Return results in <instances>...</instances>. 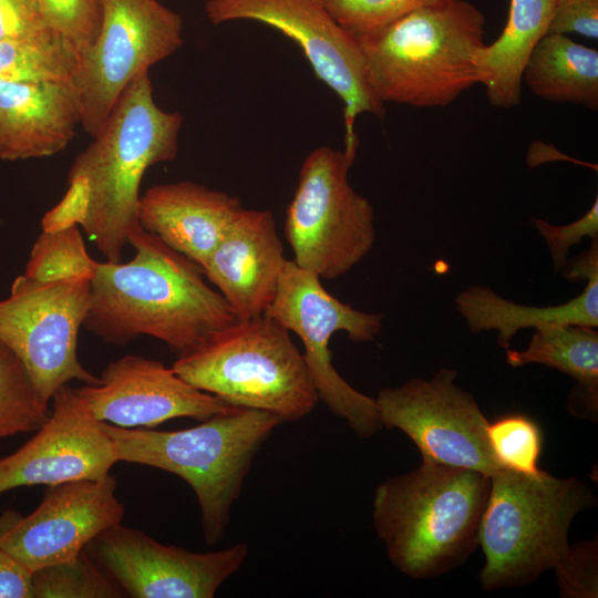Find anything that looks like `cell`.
<instances>
[{
    "instance_id": "cell-1",
    "label": "cell",
    "mask_w": 598,
    "mask_h": 598,
    "mask_svg": "<svg viewBox=\"0 0 598 598\" xmlns=\"http://www.w3.org/2000/svg\"><path fill=\"white\" fill-rule=\"evenodd\" d=\"M128 244L131 260L96 265L86 330L117 346L153 337L181 357L238 319L200 266L142 227Z\"/></svg>"
},
{
    "instance_id": "cell-2",
    "label": "cell",
    "mask_w": 598,
    "mask_h": 598,
    "mask_svg": "<svg viewBox=\"0 0 598 598\" xmlns=\"http://www.w3.org/2000/svg\"><path fill=\"white\" fill-rule=\"evenodd\" d=\"M183 125L179 112L154 101L148 72L123 91L93 142L80 153L68 174L82 177L89 208L81 228L106 261H121L138 223L140 185L148 167L173 161Z\"/></svg>"
},
{
    "instance_id": "cell-3",
    "label": "cell",
    "mask_w": 598,
    "mask_h": 598,
    "mask_svg": "<svg viewBox=\"0 0 598 598\" xmlns=\"http://www.w3.org/2000/svg\"><path fill=\"white\" fill-rule=\"evenodd\" d=\"M491 478L477 471L424 462L375 489L373 525L390 561L405 576H441L467 560Z\"/></svg>"
},
{
    "instance_id": "cell-4",
    "label": "cell",
    "mask_w": 598,
    "mask_h": 598,
    "mask_svg": "<svg viewBox=\"0 0 598 598\" xmlns=\"http://www.w3.org/2000/svg\"><path fill=\"white\" fill-rule=\"evenodd\" d=\"M484 24L471 2L436 0L354 35L372 94L383 105H450L477 84L474 54L485 44Z\"/></svg>"
},
{
    "instance_id": "cell-5",
    "label": "cell",
    "mask_w": 598,
    "mask_h": 598,
    "mask_svg": "<svg viewBox=\"0 0 598 598\" xmlns=\"http://www.w3.org/2000/svg\"><path fill=\"white\" fill-rule=\"evenodd\" d=\"M280 423L268 412L230 406L183 430L103 425L118 462L172 473L190 486L198 502L204 539L214 546L227 530L233 505L256 454Z\"/></svg>"
},
{
    "instance_id": "cell-6",
    "label": "cell",
    "mask_w": 598,
    "mask_h": 598,
    "mask_svg": "<svg viewBox=\"0 0 598 598\" xmlns=\"http://www.w3.org/2000/svg\"><path fill=\"white\" fill-rule=\"evenodd\" d=\"M491 486L478 529L486 590L524 586L555 568L568 551L569 527L596 498L578 478L540 470L526 475L501 468Z\"/></svg>"
},
{
    "instance_id": "cell-7",
    "label": "cell",
    "mask_w": 598,
    "mask_h": 598,
    "mask_svg": "<svg viewBox=\"0 0 598 598\" xmlns=\"http://www.w3.org/2000/svg\"><path fill=\"white\" fill-rule=\"evenodd\" d=\"M172 369L231 406L265 411L281 422L303 419L320 401L291 332L266 315L237 319L177 357Z\"/></svg>"
},
{
    "instance_id": "cell-8",
    "label": "cell",
    "mask_w": 598,
    "mask_h": 598,
    "mask_svg": "<svg viewBox=\"0 0 598 598\" xmlns=\"http://www.w3.org/2000/svg\"><path fill=\"white\" fill-rule=\"evenodd\" d=\"M355 156L330 146L310 152L286 210L292 260L320 279L346 275L375 241L373 207L348 179Z\"/></svg>"
},
{
    "instance_id": "cell-9",
    "label": "cell",
    "mask_w": 598,
    "mask_h": 598,
    "mask_svg": "<svg viewBox=\"0 0 598 598\" xmlns=\"http://www.w3.org/2000/svg\"><path fill=\"white\" fill-rule=\"evenodd\" d=\"M265 315L301 340L302 355L319 400L360 437L374 435L382 427L375 401L338 373L329 342L337 331H344L353 342L373 340L382 329L383 315L360 311L342 302L324 289L317 275L289 259Z\"/></svg>"
},
{
    "instance_id": "cell-10",
    "label": "cell",
    "mask_w": 598,
    "mask_h": 598,
    "mask_svg": "<svg viewBox=\"0 0 598 598\" xmlns=\"http://www.w3.org/2000/svg\"><path fill=\"white\" fill-rule=\"evenodd\" d=\"M182 44V18L158 0H102L99 34L70 82L84 131L96 136L127 85Z\"/></svg>"
},
{
    "instance_id": "cell-11",
    "label": "cell",
    "mask_w": 598,
    "mask_h": 598,
    "mask_svg": "<svg viewBox=\"0 0 598 598\" xmlns=\"http://www.w3.org/2000/svg\"><path fill=\"white\" fill-rule=\"evenodd\" d=\"M90 297V278L39 281L23 274L0 300V343L21 361L48 405L53 394L73 380L99 382L78 357Z\"/></svg>"
},
{
    "instance_id": "cell-12",
    "label": "cell",
    "mask_w": 598,
    "mask_h": 598,
    "mask_svg": "<svg viewBox=\"0 0 598 598\" xmlns=\"http://www.w3.org/2000/svg\"><path fill=\"white\" fill-rule=\"evenodd\" d=\"M205 13L213 24L256 21L295 41L316 76L342 101L344 150L357 154V117L363 113L383 117L384 105L371 92L365 61L353 34L316 0H208Z\"/></svg>"
},
{
    "instance_id": "cell-13",
    "label": "cell",
    "mask_w": 598,
    "mask_h": 598,
    "mask_svg": "<svg viewBox=\"0 0 598 598\" xmlns=\"http://www.w3.org/2000/svg\"><path fill=\"white\" fill-rule=\"evenodd\" d=\"M455 378V370L444 368L431 379L381 389L374 399L380 424L409 436L424 462L491 477L501 467L487 442L488 421Z\"/></svg>"
},
{
    "instance_id": "cell-14",
    "label": "cell",
    "mask_w": 598,
    "mask_h": 598,
    "mask_svg": "<svg viewBox=\"0 0 598 598\" xmlns=\"http://www.w3.org/2000/svg\"><path fill=\"white\" fill-rule=\"evenodd\" d=\"M126 596L134 598H212L248 557L238 543L212 551L164 545L118 523L85 548Z\"/></svg>"
},
{
    "instance_id": "cell-15",
    "label": "cell",
    "mask_w": 598,
    "mask_h": 598,
    "mask_svg": "<svg viewBox=\"0 0 598 598\" xmlns=\"http://www.w3.org/2000/svg\"><path fill=\"white\" fill-rule=\"evenodd\" d=\"M48 487L31 513L7 509L0 514V547L32 573L76 558L124 516L111 474Z\"/></svg>"
},
{
    "instance_id": "cell-16",
    "label": "cell",
    "mask_w": 598,
    "mask_h": 598,
    "mask_svg": "<svg viewBox=\"0 0 598 598\" xmlns=\"http://www.w3.org/2000/svg\"><path fill=\"white\" fill-rule=\"evenodd\" d=\"M45 423L16 452L0 458V495L107 476L118 462L112 439L69 384L52 396Z\"/></svg>"
},
{
    "instance_id": "cell-17",
    "label": "cell",
    "mask_w": 598,
    "mask_h": 598,
    "mask_svg": "<svg viewBox=\"0 0 598 598\" xmlns=\"http://www.w3.org/2000/svg\"><path fill=\"white\" fill-rule=\"evenodd\" d=\"M75 390L97 421L123 429L154 427L179 417L204 421L231 406L193 386L172 367L134 354L109 363L97 383Z\"/></svg>"
},
{
    "instance_id": "cell-18",
    "label": "cell",
    "mask_w": 598,
    "mask_h": 598,
    "mask_svg": "<svg viewBox=\"0 0 598 598\" xmlns=\"http://www.w3.org/2000/svg\"><path fill=\"white\" fill-rule=\"evenodd\" d=\"M274 214L243 208L203 266L238 319L265 315L287 262Z\"/></svg>"
},
{
    "instance_id": "cell-19",
    "label": "cell",
    "mask_w": 598,
    "mask_h": 598,
    "mask_svg": "<svg viewBox=\"0 0 598 598\" xmlns=\"http://www.w3.org/2000/svg\"><path fill=\"white\" fill-rule=\"evenodd\" d=\"M243 208L235 196L182 181L152 186L140 196L138 223L203 268Z\"/></svg>"
},
{
    "instance_id": "cell-20",
    "label": "cell",
    "mask_w": 598,
    "mask_h": 598,
    "mask_svg": "<svg viewBox=\"0 0 598 598\" xmlns=\"http://www.w3.org/2000/svg\"><path fill=\"white\" fill-rule=\"evenodd\" d=\"M78 124L70 83L0 81V159L54 155L69 145Z\"/></svg>"
},
{
    "instance_id": "cell-21",
    "label": "cell",
    "mask_w": 598,
    "mask_h": 598,
    "mask_svg": "<svg viewBox=\"0 0 598 598\" xmlns=\"http://www.w3.org/2000/svg\"><path fill=\"white\" fill-rule=\"evenodd\" d=\"M555 1L511 0L501 35L476 50L477 84L485 87L492 105L511 109L520 103L524 69L533 50L548 34Z\"/></svg>"
},
{
    "instance_id": "cell-22",
    "label": "cell",
    "mask_w": 598,
    "mask_h": 598,
    "mask_svg": "<svg viewBox=\"0 0 598 598\" xmlns=\"http://www.w3.org/2000/svg\"><path fill=\"white\" fill-rule=\"evenodd\" d=\"M586 288L568 302L535 307L520 305L497 295L491 288L473 285L455 298V308L473 333L497 331V342L508 349L520 329L545 324L598 326V266L586 277Z\"/></svg>"
},
{
    "instance_id": "cell-23",
    "label": "cell",
    "mask_w": 598,
    "mask_h": 598,
    "mask_svg": "<svg viewBox=\"0 0 598 598\" xmlns=\"http://www.w3.org/2000/svg\"><path fill=\"white\" fill-rule=\"evenodd\" d=\"M512 367L544 364L570 375L577 385L569 398L575 415H596L598 395V332L594 327L550 323L535 328L525 350L506 351Z\"/></svg>"
},
{
    "instance_id": "cell-24",
    "label": "cell",
    "mask_w": 598,
    "mask_h": 598,
    "mask_svg": "<svg viewBox=\"0 0 598 598\" xmlns=\"http://www.w3.org/2000/svg\"><path fill=\"white\" fill-rule=\"evenodd\" d=\"M523 81L536 96L555 103L598 109V51L548 33L533 50Z\"/></svg>"
},
{
    "instance_id": "cell-25",
    "label": "cell",
    "mask_w": 598,
    "mask_h": 598,
    "mask_svg": "<svg viewBox=\"0 0 598 598\" xmlns=\"http://www.w3.org/2000/svg\"><path fill=\"white\" fill-rule=\"evenodd\" d=\"M79 59V52L61 39L0 41V81L70 83Z\"/></svg>"
},
{
    "instance_id": "cell-26",
    "label": "cell",
    "mask_w": 598,
    "mask_h": 598,
    "mask_svg": "<svg viewBox=\"0 0 598 598\" xmlns=\"http://www.w3.org/2000/svg\"><path fill=\"white\" fill-rule=\"evenodd\" d=\"M50 412L21 361L0 343V439L39 430Z\"/></svg>"
},
{
    "instance_id": "cell-27",
    "label": "cell",
    "mask_w": 598,
    "mask_h": 598,
    "mask_svg": "<svg viewBox=\"0 0 598 598\" xmlns=\"http://www.w3.org/2000/svg\"><path fill=\"white\" fill-rule=\"evenodd\" d=\"M78 226L42 231L34 241L24 275L39 281L93 278L96 265Z\"/></svg>"
},
{
    "instance_id": "cell-28",
    "label": "cell",
    "mask_w": 598,
    "mask_h": 598,
    "mask_svg": "<svg viewBox=\"0 0 598 598\" xmlns=\"http://www.w3.org/2000/svg\"><path fill=\"white\" fill-rule=\"evenodd\" d=\"M124 592L84 550L32 573V598H115Z\"/></svg>"
},
{
    "instance_id": "cell-29",
    "label": "cell",
    "mask_w": 598,
    "mask_h": 598,
    "mask_svg": "<svg viewBox=\"0 0 598 598\" xmlns=\"http://www.w3.org/2000/svg\"><path fill=\"white\" fill-rule=\"evenodd\" d=\"M487 442L501 468L533 475L540 472L538 461L543 450L539 425L525 414H506L486 427Z\"/></svg>"
},
{
    "instance_id": "cell-30",
    "label": "cell",
    "mask_w": 598,
    "mask_h": 598,
    "mask_svg": "<svg viewBox=\"0 0 598 598\" xmlns=\"http://www.w3.org/2000/svg\"><path fill=\"white\" fill-rule=\"evenodd\" d=\"M55 35L79 54L96 39L102 21V0H33Z\"/></svg>"
},
{
    "instance_id": "cell-31",
    "label": "cell",
    "mask_w": 598,
    "mask_h": 598,
    "mask_svg": "<svg viewBox=\"0 0 598 598\" xmlns=\"http://www.w3.org/2000/svg\"><path fill=\"white\" fill-rule=\"evenodd\" d=\"M343 29L361 35L436 0H316Z\"/></svg>"
},
{
    "instance_id": "cell-32",
    "label": "cell",
    "mask_w": 598,
    "mask_h": 598,
    "mask_svg": "<svg viewBox=\"0 0 598 598\" xmlns=\"http://www.w3.org/2000/svg\"><path fill=\"white\" fill-rule=\"evenodd\" d=\"M554 569L561 596L597 597V542L570 546Z\"/></svg>"
},
{
    "instance_id": "cell-33",
    "label": "cell",
    "mask_w": 598,
    "mask_h": 598,
    "mask_svg": "<svg viewBox=\"0 0 598 598\" xmlns=\"http://www.w3.org/2000/svg\"><path fill=\"white\" fill-rule=\"evenodd\" d=\"M59 39L33 0H0V41L49 42Z\"/></svg>"
},
{
    "instance_id": "cell-34",
    "label": "cell",
    "mask_w": 598,
    "mask_h": 598,
    "mask_svg": "<svg viewBox=\"0 0 598 598\" xmlns=\"http://www.w3.org/2000/svg\"><path fill=\"white\" fill-rule=\"evenodd\" d=\"M533 223L547 244L554 270L559 272L565 268L574 245L585 237L598 239V198L596 197L588 212L574 223L557 226L539 218H533Z\"/></svg>"
},
{
    "instance_id": "cell-35",
    "label": "cell",
    "mask_w": 598,
    "mask_h": 598,
    "mask_svg": "<svg viewBox=\"0 0 598 598\" xmlns=\"http://www.w3.org/2000/svg\"><path fill=\"white\" fill-rule=\"evenodd\" d=\"M548 33L598 38V0H556Z\"/></svg>"
},
{
    "instance_id": "cell-36",
    "label": "cell",
    "mask_w": 598,
    "mask_h": 598,
    "mask_svg": "<svg viewBox=\"0 0 598 598\" xmlns=\"http://www.w3.org/2000/svg\"><path fill=\"white\" fill-rule=\"evenodd\" d=\"M69 188L62 200L42 218V231H58L80 226L89 208V188L82 177L68 179Z\"/></svg>"
},
{
    "instance_id": "cell-37",
    "label": "cell",
    "mask_w": 598,
    "mask_h": 598,
    "mask_svg": "<svg viewBox=\"0 0 598 598\" xmlns=\"http://www.w3.org/2000/svg\"><path fill=\"white\" fill-rule=\"evenodd\" d=\"M0 598H32V571L1 547Z\"/></svg>"
}]
</instances>
